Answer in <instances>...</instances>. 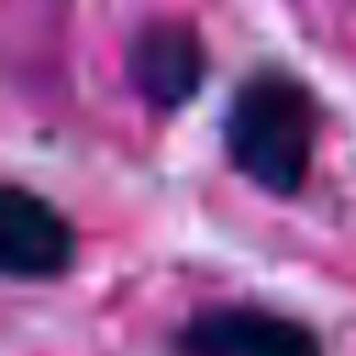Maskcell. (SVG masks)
I'll use <instances>...</instances> for the list:
<instances>
[{
  "mask_svg": "<svg viewBox=\"0 0 356 356\" xmlns=\"http://www.w3.org/2000/svg\"><path fill=\"white\" fill-rule=\"evenodd\" d=\"M317 134H323L317 95L300 78H289L284 67H256L234 89L228 117H222V150H228L234 172L278 200L306 189Z\"/></svg>",
  "mask_w": 356,
  "mask_h": 356,
  "instance_id": "cell-1",
  "label": "cell"
},
{
  "mask_svg": "<svg viewBox=\"0 0 356 356\" xmlns=\"http://www.w3.org/2000/svg\"><path fill=\"white\" fill-rule=\"evenodd\" d=\"M178 356H323V334L273 306H200L172 334Z\"/></svg>",
  "mask_w": 356,
  "mask_h": 356,
  "instance_id": "cell-2",
  "label": "cell"
},
{
  "mask_svg": "<svg viewBox=\"0 0 356 356\" xmlns=\"http://www.w3.org/2000/svg\"><path fill=\"white\" fill-rule=\"evenodd\" d=\"M78 261V228L28 184L0 189V273L11 284H50Z\"/></svg>",
  "mask_w": 356,
  "mask_h": 356,
  "instance_id": "cell-3",
  "label": "cell"
},
{
  "mask_svg": "<svg viewBox=\"0 0 356 356\" xmlns=\"http://www.w3.org/2000/svg\"><path fill=\"white\" fill-rule=\"evenodd\" d=\"M128 83L150 111H178L206 83V44L189 22H145L128 44Z\"/></svg>",
  "mask_w": 356,
  "mask_h": 356,
  "instance_id": "cell-4",
  "label": "cell"
}]
</instances>
